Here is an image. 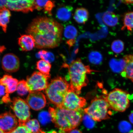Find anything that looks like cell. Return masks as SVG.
Segmentation results:
<instances>
[{
  "mask_svg": "<svg viewBox=\"0 0 133 133\" xmlns=\"http://www.w3.org/2000/svg\"><path fill=\"white\" fill-rule=\"evenodd\" d=\"M26 31L34 38L36 48L52 49L57 47L60 44L63 27L52 18L39 17L33 20Z\"/></svg>",
  "mask_w": 133,
  "mask_h": 133,
  "instance_id": "6da1fadb",
  "label": "cell"
},
{
  "mask_svg": "<svg viewBox=\"0 0 133 133\" xmlns=\"http://www.w3.org/2000/svg\"><path fill=\"white\" fill-rule=\"evenodd\" d=\"M84 110H71L56 107H50L49 112L51 121L61 132L76 129L82 120Z\"/></svg>",
  "mask_w": 133,
  "mask_h": 133,
  "instance_id": "7a4b0ae2",
  "label": "cell"
},
{
  "mask_svg": "<svg viewBox=\"0 0 133 133\" xmlns=\"http://www.w3.org/2000/svg\"><path fill=\"white\" fill-rule=\"evenodd\" d=\"M65 66L69 70L70 88L79 95L81 89L89 83L87 75L94 70L91 69L89 66L85 65L79 58L72 61L69 65L66 64Z\"/></svg>",
  "mask_w": 133,
  "mask_h": 133,
  "instance_id": "3957f363",
  "label": "cell"
},
{
  "mask_svg": "<svg viewBox=\"0 0 133 133\" xmlns=\"http://www.w3.org/2000/svg\"><path fill=\"white\" fill-rule=\"evenodd\" d=\"M70 88V84L64 78L58 76L53 79L45 90L46 97L50 102L61 108Z\"/></svg>",
  "mask_w": 133,
  "mask_h": 133,
  "instance_id": "277c9868",
  "label": "cell"
},
{
  "mask_svg": "<svg viewBox=\"0 0 133 133\" xmlns=\"http://www.w3.org/2000/svg\"><path fill=\"white\" fill-rule=\"evenodd\" d=\"M106 96H96L91 101L90 104L84 109V112L94 121L99 122L110 119L112 112L110 110Z\"/></svg>",
  "mask_w": 133,
  "mask_h": 133,
  "instance_id": "5b68a950",
  "label": "cell"
},
{
  "mask_svg": "<svg viewBox=\"0 0 133 133\" xmlns=\"http://www.w3.org/2000/svg\"><path fill=\"white\" fill-rule=\"evenodd\" d=\"M105 96L110 108L113 110L123 112L129 107V94L127 91L116 88Z\"/></svg>",
  "mask_w": 133,
  "mask_h": 133,
  "instance_id": "8992f818",
  "label": "cell"
},
{
  "mask_svg": "<svg viewBox=\"0 0 133 133\" xmlns=\"http://www.w3.org/2000/svg\"><path fill=\"white\" fill-rule=\"evenodd\" d=\"M50 76H46L40 72L35 71L28 76L26 83L29 92L45 90L49 85Z\"/></svg>",
  "mask_w": 133,
  "mask_h": 133,
  "instance_id": "52a82bcc",
  "label": "cell"
},
{
  "mask_svg": "<svg viewBox=\"0 0 133 133\" xmlns=\"http://www.w3.org/2000/svg\"><path fill=\"white\" fill-rule=\"evenodd\" d=\"M11 107L18 118L19 124H24L30 119L31 116L30 107L24 99L19 97L14 98Z\"/></svg>",
  "mask_w": 133,
  "mask_h": 133,
  "instance_id": "ba28073f",
  "label": "cell"
},
{
  "mask_svg": "<svg viewBox=\"0 0 133 133\" xmlns=\"http://www.w3.org/2000/svg\"><path fill=\"white\" fill-rule=\"evenodd\" d=\"M87 104L86 99L80 97L74 91L69 89L65 97L61 108L71 110H77L82 109Z\"/></svg>",
  "mask_w": 133,
  "mask_h": 133,
  "instance_id": "9c48e42d",
  "label": "cell"
},
{
  "mask_svg": "<svg viewBox=\"0 0 133 133\" xmlns=\"http://www.w3.org/2000/svg\"><path fill=\"white\" fill-rule=\"evenodd\" d=\"M6 6L11 10L28 13L35 9L34 1H6Z\"/></svg>",
  "mask_w": 133,
  "mask_h": 133,
  "instance_id": "30bf717a",
  "label": "cell"
},
{
  "mask_svg": "<svg viewBox=\"0 0 133 133\" xmlns=\"http://www.w3.org/2000/svg\"><path fill=\"white\" fill-rule=\"evenodd\" d=\"M26 102L31 109L39 111L45 107L46 100L45 96L40 91L29 93L26 99Z\"/></svg>",
  "mask_w": 133,
  "mask_h": 133,
  "instance_id": "8fae6325",
  "label": "cell"
},
{
  "mask_svg": "<svg viewBox=\"0 0 133 133\" xmlns=\"http://www.w3.org/2000/svg\"><path fill=\"white\" fill-rule=\"evenodd\" d=\"M18 120L10 112L0 114V129L5 133L13 130L18 125Z\"/></svg>",
  "mask_w": 133,
  "mask_h": 133,
  "instance_id": "7c38bea8",
  "label": "cell"
},
{
  "mask_svg": "<svg viewBox=\"0 0 133 133\" xmlns=\"http://www.w3.org/2000/svg\"><path fill=\"white\" fill-rule=\"evenodd\" d=\"M2 64L3 69L6 72H15L19 69V58L12 54L5 55L3 58Z\"/></svg>",
  "mask_w": 133,
  "mask_h": 133,
  "instance_id": "4fadbf2b",
  "label": "cell"
},
{
  "mask_svg": "<svg viewBox=\"0 0 133 133\" xmlns=\"http://www.w3.org/2000/svg\"><path fill=\"white\" fill-rule=\"evenodd\" d=\"M18 83L17 79L9 75H4L0 79V85L5 87L6 96H7L9 94H12L16 90Z\"/></svg>",
  "mask_w": 133,
  "mask_h": 133,
  "instance_id": "5bb4252c",
  "label": "cell"
},
{
  "mask_svg": "<svg viewBox=\"0 0 133 133\" xmlns=\"http://www.w3.org/2000/svg\"><path fill=\"white\" fill-rule=\"evenodd\" d=\"M123 61L124 64L121 76L133 83V54L125 56Z\"/></svg>",
  "mask_w": 133,
  "mask_h": 133,
  "instance_id": "9a60e30c",
  "label": "cell"
},
{
  "mask_svg": "<svg viewBox=\"0 0 133 133\" xmlns=\"http://www.w3.org/2000/svg\"><path fill=\"white\" fill-rule=\"evenodd\" d=\"M18 43L23 51H29L36 47L35 41L32 36L24 35L21 36L18 39Z\"/></svg>",
  "mask_w": 133,
  "mask_h": 133,
  "instance_id": "2e32d148",
  "label": "cell"
},
{
  "mask_svg": "<svg viewBox=\"0 0 133 133\" xmlns=\"http://www.w3.org/2000/svg\"><path fill=\"white\" fill-rule=\"evenodd\" d=\"M11 15L10 11L6 6H0V26L5 32H6Z\"/></svg>",
  "mask_w": 133,
  "mask_h": 133,
  "instance_id": "e0dca14e",
  "label": "cell"
},
{
  "mask_svg": "<svg viewBox=\"0 0 133 133\" xmlns=\"http://www.w3.org/2000/svg\"><path fill=\"white\" fill-rule=\"evenodd\" d=\"M74 19L76 22L79 24H85L89 18V12L85 8H77L75 11Z\"/></svg>",
  "mask_w": 133,
  "mask_h": 133,
  "instance_id": "ac0fdd59",
  "label": "cell"
},
{
  "mask_svg": "<svg viewBox=\"0 0 133 133\" xmlns=\"http://www.w3.org/2000/svg\"><path fill=\"white\" fill-rule=\"evenodd\" d=\"M72 10V7L69 6L60 8L58 9L56 13L57 17L62 21L69 20L71 17Z\"/></svg>",
  "mask_w": 133,
  "mask_h": 133,
  "instance_id": "d6986e66",
  "label": "cell"
},
{
  "mask_svg": "<svg viewBox=\"0 0 133 133\" xmlns=\"http://www.w3.org/2000/svg\"><path fill=\"white\" fill-rule=\"evenodd\" d=\"M103 20L107 25L112 27L117 24L119 19L117 16L114 13L108 11L104 13L103 16Z\"/></svg>",
  "mask_w": 133,
  "mask_h": 133,
  "instance_id": "ffe728a7",
  "label": "cell"
},
{
  "mask_svg": "<svg viewBox=\"0 0 133 133\" xmlns=\"http://www.w3.org/2000/svg\"><path fill=\"white\" fill-rule=\"evenodd\" d=\"M24 124L32 133H45L41 130L39 121L36 119H29Z\"/></svg>",
  "mask_w": 133,
  "mask_h": 133,
  "instance_id": "44dd1931",
  "label": "cell"
},
{
  "mask_svg": "<svg viewBox=\"0 0 133 133\" xmlns=\"http://www.w3.org/2000/svg\"><path fill=\"white\" fill-rule=\"evenodd\" d=\"M36 68L42 74L46 76H50V72L51 68L50 63L41 59L36 63Z\"/></svg>",
  "mask_w": 133,
  "mask_h": 133,
  "instance_id": "7402d4cb",
  "label": "cell"
},
{
  "mask_svg": "<svg viewBox=\"0 0 133 133\" xmlns=\"http://www.w3.org/2000/svg\"><path fill=\"white\" fill-rule=\"evenodd\" d=\"M123 29H127L131 31L133 29V11L126 13L123 19Z\"/></svg>",
  "mask_w": 133,
  "mask_h": 133,
  "instance_id": "603a6c76",
  "label": "cell"
},
{
  "mask_svg": "<svg viewBox=\"0 0 133 133\" xmlns=\"http://www.w3.org/2000/svg\"><path fill=\"white\" fill-rule=\"evenodd\" d=\"M77 34V29L72 25L66 26L64 31V36L66 39H74Z\"/></svg>",
  "mask_w": 133,
  "mask_h": 133,
  "instance_id": "cb8c5ba5",
  "label": "cell"
},
{
  "mask_svg": "<svg viewBox=\"0 0 133 133\" xmlns=\"http://www.w3.org/2000/svg\"><path fill=\"white\" fill-rule=\"evenodd\" d=\"M16 90L18 94L21 96L26 95L29 92L26 81L23 80L18 82Z\"/></svg>",
  "mask_w": 133,
  "mask_h": 133,
  "instance_id": "d4e9b609",
  "label": "cell"
},
{
  "mask_svg": "<svg viewBox=\"0 0 133 133\" xmlns=\"http://www.w3.org/2000/svg\"><path fill=\"white\" fill-rule=\"evenodd\" d=\"M38 55L39 58L42 59L50 64L54 60L55 57L54 55L52 53L49 52L44 50L39 51L38 52Z\"/></svg>",
  "mask_w": 133,
  "mask_h": 133,
  "instance_id": "484cf974",
  "label": "cell"
},
{
  "mask_svg": "<svg viewBox=\"0 0 133 133\" xmlns=\"http://www.w3.org/2000/svg\"><path fill=\"white\" fill-rule=\"evenodd\" d=\"M112 50L116 54H119L123 51L124 44L123 42L120 40H116L112 43L111 46Z\"/></svg>",
  "mask_w": 133,
  "mask_h": 133,
  "instance_id": "4316f807",
  "label": "cell"
},
{
  "mask_svg": "<svg viewBox=\"0 0 133 133\" xmlns=\"http://www.w3.org/2000/svg\"><path fill=\"white\" fill-rule=\"evenodd\" d=\"M38 118L41 124H45L51 120V118L49 112L43 111L39 113Z\"/></svg>",
  "mask_w": 133,
  "mask_h": 133,
  "instance_id": "83f0119b",
  "label": "cell"
},
{
  "mask_svg": "<svg viewBox=\"0 0 133 133\" xmlns=\"http://www.w3.org/2000/svg\"><path fill=\"white\" fill-rule=\"evenodd\" d=\"M7 133H32L28 129L24 124H18L12 130Z\"/></svg>",
  "mask_w": 133,
  "mask_h": 133,
  "instance_id": "f1b7e54d",
  "label": "cell"
},
{
  "mask_svg": "<svg viewBox=\"0 0 133 133\" xmlns=\"http://www.w3.org/2000/svg\"><path fill=\"white\" fill-rule=\"evenodd\" d=\"M101 56L99 53L97 52H92L90 54L89 56V60L94 64H98L100 62Z\"/></svg>",
  "mask_w": 133,
  "mask_h": 133,
  "instance_id": "f546056e",
  "label": "cell"
},
{
  "mask_svg": "<svg viewBox=\"0 0 133 133\" xmlns=\"http://www.w3.org/2000/svg\"><path fill=\"white\" fill-rule=\"evenodd\" d=\"M55 3L54 1H46L45 4L43 9L45 12H46L50 16H51V11L55 6Z\"/></svg>",
  "mask_w": 133,
  "mask_h": 133,
  "instance_id": "4dcf8cb0",
  "label": "cell"
},
{
  "mask_svg": "<svg viewBox=\"0 0 133 133\" xmlns=\"http://www.w3.org/2000/svg\"><path fill=\"white\" fill-rule=\"evenodd\" d=\"M82 120L85 126L88 128H91L94 126V121L87 114L83 116Z\"/></svg>",
  "mask_w": 133,
  "mask_h": 133,
  "instance_id": "1f68e13d",
  "label": "cell"
},
{
  "mask_svg": "<svg viewBox=\"0 0 133 133\" xmlns=\"http://www.w3.org/2000/svg\"><path fill=\"white\" fill-rule=\"evenodd\" d=\"M5 93V87L4 86L0 85V97L4 95Z\"/></svg>",
  "mask_w": 133,
  "mask_h": 133,
  "instance_id": "d6a6232c",
  "label": "cell"
},
{
  "mask_svg": "<svg viewBox=\"0 0 133 133\" xmlns=\"http://www.w3.org/2000/svg\"><path fill=\"white\" fill-rule=\"evenodd\" d=\"M60 133H82L81 131L77 129H75L65 132H60Z\"/></svg>",
  "mask_w": 133,
  "mask_h": 133,
  "instance_id": "836d02e7",
  "label": "cell"
},
{
  "mask_svg": "<svg viewBox=\"0 0 133 133\" xmlns=\"http://www.w3.org/2000/svg\"><path fill=\"white\" fill-rule=\"evenodd\" d=\"M121 1L124 4H133V1H132V0H128V1Z\"/></svg>",
  "mask_w": 133,
  "mask_h": 133,
  "instance_id": "e575fe53",
  "label": "cell"
},
{
  "mask_svg": "<svg viewBox=\"0 0 133 133\" xmlns=\"http://www.w3.org/2000/svg\"><path fill=\"white\" fill-rule=\"evenodd\" d=\"M6 1H0V6H6Z\"/></svg>",
  "mask_w": 133,
  "mask_h": 133,
  "instance_id": "d590c367",
  "label": "cell"
},
{
  "mask_svg": "<svg viewBox=\"0 0 133 133\" xmlns=\"http://www.w3.org/2000/svg\"><path fill=\"white\" fill-rule=\"evenodd\" d=\"M6 49L5 46H0V54L2 53Z\"/></svg>",
  "mask_w": 133,
  "mask_h": 133,
  "instance_id": "8d00e7d4",
  "label": "cell"
},
{
  "mask_svg": "<svg viewBox=\"0 0 133 133\" xmlns=\"http://www.w3.org/2000/svg\"><path fill=\"white\" fill-rule=\"evenodd\" d=\"M129 119L131 122L133 124V112L130 115Z\"/></svg>",
  "mask_w": 133,
  "mask_h": 133,
  "instance_id": "74e56055",
  "label": "cell"
},
{
  "mask_svg": "<svg viewBox=\"0 0 133 133\" xmlns=\"http://www.w3.org/2000/svg\"><path fill=\"white\" fill-rule=\"evenodd\" d=\"M48 133H58L56 132L55 131H50V132H48Z\"/></svg>",
  "mask_w": 133,
  "mask_h": 133,
  "instance_id": "f35d334b",
  "label": "cell"
},
{
  "mask_svg": "<svg viewBox=\"0 0 133 133\" xmlns=\"http://www.w3.org/2000/svg\"><path fill=\"white\" fill-rule=\"evenodd\" d=\"M0 133H5L4 132H3V131L0 129Z\"/></svg>",
  "mask_w": 133,
  "mask_h": 133,
  "instance_id": "ab89813d",
  "label": "cell"
},
{
  "mask_svg": "<svg viewBox=\"0 0 133 133\" xmlns=\"http://www.w3.org/2000/svg\"><path fill=\"white\" fill-rule=\"evenodd\" d=\"M128 133H133V130L131 131L130 132H129Z\"/></svg>",
  "mask_w": 133,
  "mask_h": 133,
  "instance_id": "60d3db41",
  "label": "cell"
}]
</instances>
